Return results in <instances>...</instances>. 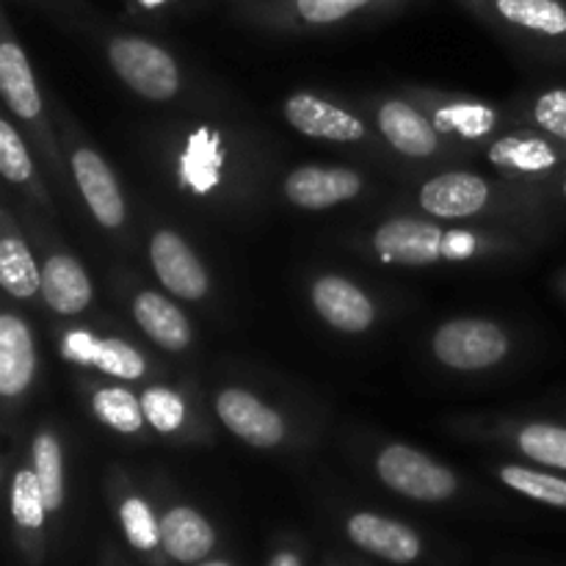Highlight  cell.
Listing matches in <instances>:
<instances>
[{
    "instance_id": "obj_1",
    "label": "cell",
    "mask_w": 566,
    "mask_h": 566,
    "mask_svg": "<svg viewBox=\"0 0 566 566\" xmlns=\"http://www.w3.org/2000/svg\"><path fill=\"white\" fill-rule=\"evenodd\" d=\"M111 64L122 81L149 99H169L180 86L177 64L166 50L147 39L125 36L111 42Z\"/></svg>"
},
{
    "instance_id": "obj_2",
    "label": "cell",
    "mask_w": 566,
    "mask_h": 566,
    "mask_svg": "<svg viewBox=\"0 0 566 566\" xmlns=\"http://www.w3.org/2000/svg\"><path fill=\"white\" fill-rule=\"evenodd\" d=\"M376 468L390 490L415 497V501H446L457 492V479L451 470L407 446L387 448Z\"/></svg>"
},
{
    "instance_id": "obj_3",
    "label": "cell",
    "mask_w": 566,
    "mask_h": 566,
    "mask_svg": "<svg viewBox=\"0 0 566 566\" xmlns=\"http://www.w3.org/2000/svg\"><path fill=\"white\" fill-rule=\"evenodd\" d=\"M509 340L490 321H451L434 335V354L459 370H479L501 363Z\"/></svg>"
},
{
    "instance_id": "obj_4",
    "label": "cell",
    "mask_w": 566,
    "mask_h": 566,
    "mask_svg": "<svg viewBox=\"0 0 566 566\" xmlns=\"http://www.w3.org/2000/svg\"><path fill=\"white\" fill-rule=\"evenodd\" d=\"M216 409H219L227 429L249 446L274 448L285 437V423H282L280 415L243 390L221 392Z\"/></svg>"
},
{
    "instance_id": "obj_5",
    "label": "cell",
    "mask_w": 566,
    "mask_h": 566,
    "mask_svg": "<svg viewBox=\"0 0 566 566\" xmlns=\"http://www.w3.org/2000/svg\"><path fill=\"white\" fill-rule=\"evenodd\" d=\"M153 265L160 282L180 298H202L208 293V274L199 265L197 254L175 232H158L153 238Z\"/></svg>"
},
{
    "instance_id": "obj_6",
    "label": "cell",
    "mask_w": 566,
    "mask_h": 566,
    "mask_svg": "<svg viewBox=\"0 0 566 566\" xmlns=\"http://www.w3.org/2000/svg\"><path fill=\"white\" fill-rule=\"evenodd\" d=\"M348 536L354 545L392 564H409L420 556V539L412 528L379 514H354L348 520Z\"/></svg>"
},
{
    "instance_id": "obj_7",
    "label": "cell",
    "mask_w": 566,
    "mask_h": 566,
    "mask_svg": "<svg viewBox=\"0 0 566 566\" xmlns=\"http://www.w3.org/2000/svg\"><path fill=\"white\" fill-rule=\"evenodd\" d=\"M72 171H75L83 199L97 216L99 224L119 227L125 221V202H122V193L105 160L92 149H77L72 155Z\"/></svg>"
},
{
    "instance_id": "obj_8",
    "label": "cell",
    "mask_w": 566,
    "mask_h": 566,
    "mask_svg": "<svg viewBox=\"0 0 566 566\" xmlns=\"http://www.w3.org/2000/svg\"><path fill=\"white\" fill-rule=\"evenodd\" d=\"M442 232L434 224L415 219H396L387 221L376 232V249L385 254V260L409 265L434 263L442 254Z\"/></svg>"
},
{
    "instance_id": "obj_9",
    "label": "cell",
    "mask_w": 566,
    "mask_h": 566,
    "mask_svg": "<svg viewBox=\"0 0 566 566\" xmlns=\"http://www.w3.org/2000/svg\"><path fill=\"white\" fill-rule=\"evenodd\" d=\"M486 199H490L486 182L475 175H464V171L434 177L420 191V205L431 216H442V219H464V216L479 213Z\"/></svg>"
},
{
    "instance_id": "obj_10",
    "label": "cell",
    "mask_w": 566,
    "mask_h": 566,
    "mask_svg": "<svg viewBox=\"0 0 566 566\" xmlns=\"http://www.w3.org/2000/svg\"><path fill=\"white\" fill-rule=\"evenodd\" d=\"M285 116L296 130L315 138H332V142H359L365 136L363 122L354 119L346 111L313 97V94H296L285 103Z\"/></svg>"
},
{
    "instance_id": "obj_11",
    "label": "cell",
    "mask_w": 566,
    "mask_h": 566,
    "mask_svg": "<svg viewBox=\"0 0 566 566\" xmlns=\"http://www.w3.org/2000/svg\"><path fill=\"white\" fill-rule=\"evenodd\" d=\"M315 310L343 332H363L374 324V304L352 282L340 276H324L313 287Z\"/></svg>"
},
{
    "instance_id": "obj_12",
    "label": "cell",
    "mask_w": 566,
    "mask_h": 566,
    "mask_svg": "<svg viewBox=\"0 0 566 566\" xmlns=\"http://www.w3.org/2000/svg\"><path fill=\"white\" fill-rule=\"evenodd\" d=\"M357 191L359 177L348 169H318V166H304V169L293 171L285 182L287 199L310 210L346 202V199H354Z\"/></svg>"
},
{
    "instance_id": "obj_13",
    "label": "cell",
    "mask_w": 566,
    "mask_h": 566,
    "mask_svg": "<svg viewBox=\"0 0 566 566\" xmlns=\"http://www.w3.org/2000/svg\"><path fill=\"white\" fill-rule=\"evenodd\" d=\"M36 354L28 326L17 315L0 318V392L17 396L33 379Z\"/></svg>"
},
{
    "instance_id": "obj_14",
    "label": "cell",
    "mask_w": 566,
    "mask_h": 566,
    "mask_svg": "<svg viewBox=\"0 0 566 566\" xmlns=\"http://www.w3.org/2000/svg\"><path fill=\"white\" fill-rule=\"evenodd\" d=\"M160 542L175 562L191 564L208 556L216 545L213 528L199 512L177 506L160 520Z\"/></svg>"
},
{
    "instance_id": "obj_15",
    "label": "cell",
    "mask_w": 566,
    "mask_h": 566,
    "mask_svg": "<svg viewBox=\"0 0 566 566\" xmlns=\"http://www.w3.org/2000/svg\"><path fill=\"white\" fill-rule=\"evenodd\" d=\"M44 302L61 315H75L92 298V285H88L86 271L72 258H50L44 263L42 274Z\"/></svg>"
},
{
    "instance_id": "obj_16",
    "label": "cell",
    "mask_w": 566,
    "mask_h": 566,
    "mask_svg": "<svg viewBox=\"0 0 566 566\" xmlns=\"http://www.w3.org/2000/svg\"><path fill=\"white\" fill-rule=\"evenodd\" d=\"M0 86H3L6 99H9L11 111L22 119H36L42 111V99H39L36 81L28 66L25 53L17 42L6 39L0 44Z\"/></svg>"
},
{
    "instance_id": "obj_17",
    "label": "cell",
    "mask_w": 566,
    "mask_h": 566,
    "mask_svg": "<svg viewBox=\"0 0 566 566\" xmlns=\"http://www.w3.org/2000/svg\"><path fill=\"white\" fill-rule=\"evenodd\" d=\"M133 313H136L144 332L169 352H180L191 340V326H188L186 315L158 293H142L133 304Z\"/></svg>"
},
{
    "instance_id": "obj_18",
    "label": "cell",
    "mask_w": 566,
    "mask_h": 566,
    "mask_svg": "<svg viewBox=\"0 0 566 566\" xmlns=\"http://www.w3.org/2000/svg\"><path fill=\"white\" fill-rule=\"evenodd\" d=\"M381 133L403 155H431L437 149V130L407 103H387L379 114Z\"/></svg>"
},
{
    "instance_id": "obj_19",
    "label": "cell",
    "mask_w": 566,
    "mask_h": 566,
    "mask_svg": "<svg viewBox=\"0 0 566 566\" xmlns=\"http://www.w3.org/2000/svg\"><path fill=\"white\" fill-rule=\"evenodd\" d=\"M221 164H224V153H221L219 133H213L210 127H199L197 133H191L186 153H182V182L197 193H208L219 182Z\"/></svg>"
},
{
    "instance_id": "obj_20",
    "label": "cell",
    "mask_w": 566,
    "mask_h": 566,
    "mask_svg": "<svg viewBox=\"0 0 566 566\" xmlns=\"http://www.w3.org/2000/svg\"><path fill=\"white\" fill-rule=\"evenodd\" d=\"M497 17L542 36H566V6L562 0H490Z\"/></svg>"
},
{
    "instance_id": "obj_21",
    "label": "cell",
    "mask_w": 566,
    "mask_h": 566,
    "mask_svg": "<svg viewBox=\"0 0 566 566\" xmlns=\"http://www.w3.org/2000/svg\"><path fill=\"white\" fill-rule=\"evenodd\" d=\"M0 282L17 298H28L42 287V274L20 238H3L0 243Z\"/></svg>"
},
{
    "instance_id": "obj_22",
    "label": "cell",
    "mask_w": 566,
    "mask_h": 566,
    "mask_svg": "<svg viewBox=\"0 0 566 566\" xmlns=\"http://www.w3.org/2000/svg\"><path fill=\"white\" fill-rule=\"evenodd\" d=\"M492 160L501 166H517L523 171L553 169L558 164V155L551 144L539 138H503L492 147Z\"/></svg>"
},
{
    "instance_id": "obj_23",
    "label": "cell",
    "mask_w": 566,
    "mask_h": 566,
    "mask_svg": "<svg viewBox=\"0 0 566 566\" xmlns=\"http://www.w3.org/2000/svg\"><path fill=\"white\" fill-rule=\"evenodd\" d=\"M94 412L99 415L103 423H108L111 429L122 431V434H133V431L142 429L144 423L142 401H136V396L122 390V387L99 390L97 396H94Z\"/></svg>"
},
{
    "instance_id": "obj_24",
    "label": "cell",
    "mask_w": 566,
    "mask_h": 566,
    "mask_svg": "<svg viewBox=\"0 0 566 566\" xmlns=\"http://www.w3.org/2000/svg\"><path fill=\"white\" fill-rule=\"evenodd\" d=\"M33 473L42 484L48 512H55L64 501V473H61V448L55 437L42 434L33 442Z\"/></svg>"
},
{
    "instance_id": "obj_25",
    "label": "cell",
    "mask_w": 566,
    "mask_h": 566,
    "mask_svg": "<svg viewBox=\"0 0 566 566\" xmlns=\"http://www.w3.org/2000/svg\"><path fill=\"white\" fill-rule=\"evenodd\" d=\"M88 365L99 368L103 374L119 376V379H138L144 376V357L133 346L122 340H97L94 337Z\"/></svg>"
},
{
    "instance_id": "obj_26",
    "label": "cell",
    "mask_w": 566,
    "mask_h": 566,
    "mask_svg": "<svg viewBox=\"0 0 566 566\" xmlns=\"http://www.w3.org/2000/svg\"><path fill=\"white\" fill-rule=\"evenodd\" d=\"M501 479L506 481L512 490L523 492V495L534 497V501L547 503V506L566 509V481L556 475L536 473L528 468H503Z\"/></svg>"
},
{
    "instance_id": "obj_27",
    "label": "cell",
    "mask_w": 566,
    "mask_h": 566,
    "mask_svg": "<svg viewBox=\"0 0 566 566\" xmlns=\"http://www.w3.org/2000/svg\"><path fill=\"white\" fill-rule=\"evenodd\" d=\"M520 448H523L525 457L536 459V462L566 470V429L562 426H528L520 434Z\"/></svg>"
},
{
    "instance_id": "obj_28",
    "label": "cell",
    "mask_w": 566,
    "mask_h": 566,
    "mask_svg": "<svg viewBox=\"0 0 566 566\" xmlns=\"http://www.w3.org/2000/svg\"><path fill=\"white\" fill-rule=\"evenodd\" d=\"M44 512H48V503H44V492L36 473L20 470L14 479V490H11V514H14L17 525L39 528L44 523Z\"/></svg>"
},
{
    "instance_id": "obj_29",
    "label": "cell",
    "mask_w": 566,
    "mask_h": 566,
    "mask_svg": "<svg viewBox=\"0 0 566 566\" xmlns=\"http://www.w3.org/2000/svg\"><path fill=\"white\" fill-rule=\"evenodd\" d=\"M291 3L298 20L307 25H332V22L346 20L379 0H291Z\"/></svg>"
},
{
    "instance_id": "obj_30",
    "label": "cell",
    "mask_w": 566,
    "mask_h": 566,
    "mask_svg": "<svg viewBox=\"0 0 566 566\" xmlns=\"http://www.w3.org/2000/svg\"><path fill=\"white\" fill-rule=\"evenodd\" d=\"M144 418L155 426L158 431L169 434V431H177L182 426V418H186V407H182L180 396L171 390H164V387H153L142 396Z\"/></svg>"
},
{
    "instance_id": "obj_31",
    "label": "cell",
    "mask_w": 566,
    "mask_h": 566,
    "mask_svg": "<svg viewBox=\"0 0 566 566\" xmlns=\"http://www.w3.org/2000/svg\"><path fill=\"white\" fill-rule=\"evenodd\" d=\"M122 525H125L127 542L138 551H153L160 542V525L155 523L147 503L138 501V497L122 503Z\"/></svg>"
},
{
    "instance_id": "obj_32",
    "label": "cell",
    "mask_w": 566,
    "mask_h": 566,
    "mask_svg": "<svg viewBox=\"0 0 566 566\" xmlns=\"http://www.w3.org/2000/svg\"><path fill=\"white\" fill-rule=\"evenodd\" d=\"M492 122H495V114L484 105H451L437 114L434 125L440 130H459L468 138H479L490 130Z\"/></svg>"
},
{
    "instance_id": "obj_33",
    "label": "cell",
    "mask_w": 566,
    "mask_h": 566,
    "mask_svg": "<svg viewBox=\"0 0 566 566\" xmlns=\"http://www.w3.org/2000/svg\"><path fill=\"white\" fill-rule=\"evenodd\" d=\"M0 171L11 182H22L31 177V158L9 122H0Z\"/></svg>"
},
{
    "instance_id": "obj_34",
    "label": "cell",
    "mask_w": 566,
    "mask_h": 566,
    "mask_svg": "<svg viewBox=\"0 0 566 566\" xmlns=\"http://www.w3.org/2000/svg\"><path fill=\"white\" fill-rule=\"evenodd\" d=\"M534 114L539 127L566 142V88H553V92L542 94Z\"/></svg>"
},
{
    "instance_id": "obj_35",
    "label": "cell",
    "mask_w": 566,
    "mask_h": 566,
    "mask_svg": "<svg viewBox=\"0 0 566 566\" xmlns=\"http://www.w3.org/2000/svg\"><path fill=\"white\" fill-rule=\"evenodd\" d=\"M92 343H94V335H88V332H70L64 340V357L72 359V363L88 365Z\"/></svg>"
},
{
    "instance_id": "obj_36",
    "label": "cell",
    "mask_w": 566,
    "mask_h": 566,
    "mask_svg": "<svg viewBox=\"0 0 566 566\" xmlns=\"http://www.w3.org/2000/svg\"><path fill=\"white\" fill-rule=\"evenodd\" d=\"M475 238L468 235V232H448L442 238V254L451 260H464L468 254H473Z\"/></svg>"
},
{
    "instance_id": "obj_37",
    "label": "cell",
    "mask_w": 566,
    "mask_h": 566,
    "mask_svg": "<svg viewBox=\"0 0 566 566\" xmlns=\"http://www.w3.org/2000/svg\"><path fill=\"white\" fill-rule=\"evenodd\" d=\"M269 566H302V562H298L293 553H280V556H274V562Z\"/></svg>"
},
{
    "instance_id": "obj_38",
    "label": "cell",
    "mask_w": 566,
    "mask_h": 566,
    "mask_svg": "<svg viewBox=\"0 0 566 566\" xmlns=\"http://www.w3.org/2000/svg\"><path fill=\"white\" fill-rule=\"evenodd\" d=\"M199 566H230V564H224V562H208V564H199Z\"/></svg>"
},
{
    "instance_id": "obj_39",
    "label": "cell",
    "mask_w": 566,
    "mask_h": 566,
    "mask_svg": "<svg viewBox=\"0 0 566 566\" xmlns=\"http://www.w3.org/2000/svg\"><path fill=\"white\" fill-rule=\"evenodd\" d=\"M144 3H147V6H155V3H160V0H144Z\"/></svg>"
},
{
    "instance_id": "obj_40",
    "label": "cell",
    "mask_w": 566,
    "mask_h": 566,
    "mask_svg": "<svg viewBox=\"0 0 566 566\" xmlns=\"http://www.w3.org/2000/svg\"><path fill=\"white\" fill-rule=\"evenodd\" d=\"M564 197H566V180H564Z\"/></svg>"
}]
</instances>
